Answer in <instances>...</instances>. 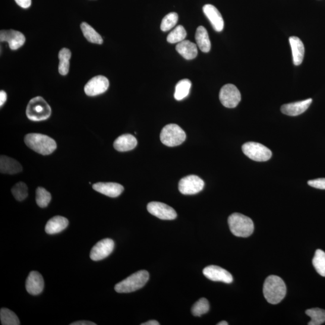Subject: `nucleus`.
I'll return each instance as SVG.
<instances>
[{"label": "nucleus", "mask_w": 325, "mask_h": 325, "mask_svg": "<svg viewBox=\"0 0 325 325\" xmlns=\"http://www.w3.org/2000/svg\"><path fill=\"white\" fill-rule=\"evenodd\" d=\"M286 292V286L280 277L270 275L265 280L263 295L269 304H279L285 298Z\"/></svg>", "instance_id": "obj_1"}, {"label": "nucleus", "mask_w": 325, "mask_h": 325, "mask_svg": "<svg viewBox=\"0 0 325 325\" xmlns=\"http://www.w3.org/2000/svg\"><path fill=\"white\" fill-rule=\"evenodd\" d=\"M24 141L27 147L43 156L52 154L57 148L56 142L52 138L42 134H28Z\"/></svg>", "instance_id": "obj_2"}, {"label": "nucleus", "mask_w": 325, "mask_h": 325, "mask_svg": "<svg viewBox=\"0 0 325 325\" xmlns=\"http://www.w3.org/2000/svg\"><path fill=\"white\" fill-rule=\"evenodd\" d=\"M230 231L240 238H248L254 230V222L249 217L235 213L230 215L228 220Z\"/></svg>", "instance_id": "obj_3"}, {"label": "nucleus", "mask_w": 325, "mask_h": 325, "mask_svg": "<svg viewBox=\"0 0 325 325\" xmlns=\"http://www.w3.org/2000/svg\"><path fill=\"white\" fill-rule=\"evenodd\" d=\"M150 274L147 270H142L131 274L127 278L117 284L115 287L116 292L127 293L136 291L146 285Z\"/></svg>", "instance_id": "obj_4"}, {"label": "nucleus", "mask_w": 325, "mask_h": 325, "mask_svg": "<svg viewBox=\"0 0 325 325\" xmlns=\"http://www.w3.org/2000/svg\"><path fill=\"white\" fill-rule=\"evenodd\" d=\"M51 113V107L42 97L34 98L28 104L26 114L28 118L31 121H43L48 119Z\"/></svg>", "instance_id": "obj_5"}, {"label": "nucleus", "mask_w": 325, "mask_h": 325, "mask_svg": "<svg viewBox=\"0 0 325 325\" xmlns=\"http://www.w3.org/2000/svg\"><path fill=\"white\" fill-rule=\"evenodd\" d=\"M186 134L179 125L170 124L165 126L160 133V141L167 147L178 146L185 141Z\"/></svg>", "instance_id": "obj_6"}, {"label": "nucleus", "mask_w": 325, "mask_h": 325, "mask_svg": "<svg viewBox=\"0 0 325 325\" xmlns=\"http://www.w3.org/2000/svg\"><path fill=\"white\" fill-rule=\"evenodd\" d=\"M242 151L249 159L256 162H266L272 155V151L269 148L253 142L243 145Z\"/></svg>", "instance_id": "obj_7"}, {"label": "nucleus", "mask_w": 325, "mask_h": 325, "mask_svg": "<svg viewBox=\"0 0 325 325\" xmlns=\"http://www.w3.org/2000/svg\"><path fill=\"white\" fill-rule=\"evenodd\" d=\"M219 100L227 108H235L241 102V94L234 84H227L220 89Z\"/></svg>", "instance_id": "obj_8"}, {"label": "nucleus", "mask_w": 325, "mask_h": 325, "mask_svg": "<svg viewBox=\"0 0 325 325\" xmlns=\"http://www.w3.org/2000/svg\"><path fill=\"white\" fill-rule=\"evenodd\" d=\"M204 182L197 175H189L179 182L178 189L183 195H195L203 190Z\"/></svg>", "instance_id": "obj_9"}, {"label": "nucleus", "mask_w": 325, "mask_h": 325, "mask_svg": "<svg viewBox=\"0 0 325 325\" xmlns=\"http://www.w3.org/2000/svg\"><path fill=\"white\" fill-rule=\"evenodd\" d=\"M147 210L153 216L162 220H173L177 216L173 208L160 202H151L148 204Z\"/></svg>", "instance_id": "obj_10"}, {"label": "nucleus", "mask_w": 325, "mask_h": 325, "mask_svg": "<svg viewBox=\"0 0 325 325\" xmlns=\"http://www.w3.org/2000/svg\"><path fill=\"white\" fill-rule=\"evenodd\" d=\"M115 243L112 239H104L94 246L90 257L93 261H100L109 257L114 249Z\"/></svg>", "instance_id": "obj_11"}, {"label": "nucleus", "mask_w": 325, "mask_h": 325, "mask_svg": "<svg viewBox=\"0 0 325 325\" xmlns=\"http://www.w3.org/2000/svg\"><path fill=\"white\" fill-rule=\"evenodd\" d=\"M109 87L108 79L102 75H99L88 81L84 87V91L88 96H96L105 92Z\"/></svg>", "instance_id": "obj_12"}, {"label": "nucleus", "mask_w": 325, "mask_h": 325, "mask_svg": "<svg viewBox=\"0 0 325 325\" xmlns=\"http://www.w3.org/2000/svg\"><path fill=\"white\" fill-rule=\"evenodd\" d=\"M203 274L207 278L213 282H220L226 284H231L233 282L231 273L223 268L214 265L204 268Z\"/></svg>", "instance_id": "obj_13"}, {"label": "nucleus", "mask_w": 325, "mask_h": 325, "mask_svg": "<svg viewBox=\"0 0 325 325\" xmlns=\"http://www.w3.org/2000/svg\"><path fill=\"white\" fill-rule=\"evenodd\" d=\"M0 40L2 42H8L10 49L16 50L24 45L26 38L20 31L9 30L1 31Z\"/></svg>", "instance_id": "obj_14"}, {"label": "nucleus", "mask_w": 325, "mask_h": 325, "mask_svg": "<svg viewBox=\"0 0 325 325\" xmlns=\"http://www.w3.org/2000/svg\"><path fill=\"white\" fill-rule=\"evenodd\" d=\"M27 291L30 295H38L44 288V280L42 274L36 271H31L26 280Z\"/></svg>", "instance_id": "obj_15"}, {"label": "nucleus", "mask_w": 325, "mask_h": 325, "mask_svg": "<svg viewBox=\"0 0 325 325\" xmlns=\"http://www.w3.org/2000/svg\"><path fill=\"white\" fill-rule=\"evenodd\" d=\"M93 189L99 193L111 198L119 197L124 190L122 185L115 182H97L93 185Z\"/></svg>", "instance_id": "obj_16"}, {"label": "nucleus", "mask_w": 325, "mask_h": 325, "mask_svg": "<svg viewBox=\"0 0 325 325\" xmlns=\"http://www.w3.org/2000/svg\"><path fill=\"white\" fill-rule=\"evenodd\" d=\"M312 100L309 99L301 102L292 103L285 104L282 106L281 110L282 112L286 115L296 116L302 114L308 109Z\"/></svg>", "instance_id": "obj_17"}, {"label": "nucleus", "mask_w": 325, "mask_h": 325, "mask_svg": "<svg viewBox=\"0 0 325 325\" xmlns=\"http://www.w3.org/2000/svg\"><path fill=\"white\" fill-rule=\"evenodd\" d=\"M203 12L210 21L214 30L218 32L223 30L224 27L223 18L216 7L211 5H205L203 7Z\"/></svg>", "instance_id": "obj_18"}, {"label": "nucleus", "mask_w": 325, "mask_h": 325, "mask_svg": "<svg viewBox=\"0 0 325 325\" xmlns=\"http://www.w3.org/2000/svg\"><path fill=\"white\" fill-rule=\"evenodd\" d=\"M137 145V140L133 135L126 134L116 138L113 144V147L119 152H125V151L133 150Z\"/></svg>", "instance_id": "obj_19"}, {"label": "nucleus", "mask_w": 325, "mask_h": 325, "mask_svg": "<svg viewBox=\"0 0 325 325\" xmlns=\"http://www.w3.org/2000/svg\"><path fill=\"white\" fill-rule=\"evenodd\" d=\"M69 225L68 220L61 216L50 219L46 224L45 231L49 235H55L64 231Z\"/></svg>", "instance_id": "obj_20"}, {"label": "nucleus", "mask_w": 325, "mask_h": 325, "mask_svg": "<svg viewBox=\"0 0 325 325\" xmlns=\"http://www.w3.org/2000/svg\"><path fill=\"white\" fill-rule=\"evenodd\" d=\"M176 50L186 60H192L198 55L197 46L189 40H184L176 46Z\"/></svg>", "instance_id": "obj_21"}, {"label": "nucleus", "mask_w": 325, "mask_h": 325, "mask_svg": "<svg viewBox=\"0 0 325 325\" xmlns=\"http://www.w3.org/2000/svg\"><path fill=\"white\" fill-rule=\"evenodd\" d=\"M292 50L293 63L298 66L302 64L304 59L305 48L304 43L298 37L292 36L289 39Z\"/></svg>", "instance_id": "obj_22"}, {"label": "nucleus", "mask_w": 325, "mask_h": 325, "mask_svg": "<svg viewBox=\"0 0 325 325\" xmlns=\"http://www.w3.org/2000/svg\"><path fill=\"white\" fill-rule=\"evenodd\" d=\"M23 170L21 165L17 161L12 158L2 156L0 159V170L3 173L15 174L20 173Z\"/></svg>", "instance_id": "obj_23"}, {"label": "nucleus", "mask_w": 325, "mask_h": 325, "mask_svg": "<svg viewBox=\"0 0 325 325\" xmlns=\"http://www.w3.org/2000/svg\"><path fill=\"white\" fill-rule=\"evenodd\" d=\"M195 39L199 48L204 53L210 51L211 42L207 30L203 26L198 27L196 31Z\"/></svg>", "instance_id": "obj_24"}, {"label": "nucleus", "mask_w": 325, "mask_h": 325, "mask_svg": "<svg viewBox=\"0 0 325 325\" xmlns=\"http://www.w3.org/2000/svg\"><path fill=\"white\" fill-rule=\"evenodd\" d=\"M192 83L189 79H183L176 84L174 93L176 100L181 101L189 96L190 92Z\"/></svg>", "instance_id": "obj_25"}, {"label": "nucleus", "mask_w": 325, "mask_h": 325, "mask_svg": "<svg viewBox=\"0 0 325 325\" xmlns=\"http://www.w3.org/2000/svg\"><path fill=\"white\" fill-rule=\"evenodd\" d=\"M81 29L84 37L89 42L97 44L103 43V40L102 36L89 24L86 23H82L81 24Z\"/></svg>", "instance_id": "obj_26"}, {"label": "nucleus", "mask_w": 325, "mask_h": 325, "mask_svg": "<svg viewBox=\"0 0 325 325\" xmlns=\"http://www.w3.org/2000/svg\"><path fill=\"white\" fill-rule=\"evenodd\" d=\"M71 53L67 49H63L59 54V72L62 75L68 73L69 69V59H71Z\"/></svg>", "instance_id": "obj_27"}, {"label": "nucleus", "mask_w": 325, "mask_h": 325, "mask_svg": "<svg viewBox=\"0 0 325 325\" xmlns=\"http://www.w3.org/2000/svg\"><path fill=\"white\" fill-rule=\"evenodd\" d=\"M306 314L311 318L309 325H320L325 322V310L318 308L309 309Z\"/></svg>", "instance_id": "obj_28"}, {"label": "nucleus", "mask_w": 325, "mask_h": 325, "mask_svg": "<svg viewBox=\"0 0 325 325\" xmlns=\"http://www.w3.org/2000/svg\"><path fill=\"white\" fill-rule=\"evenodd\" d=\"M0 319L3 325H20V321L17 315L8 308H3L0 310Z\"/></svg>", "instance_id": "obj_29"}, {"label": "nucleus", "mask_w": 325, "mask_h": 325, "mask_svg": "<svg viewBox=\"0 0 325 325\" xmlns=\"http://www.w3.org/2000/svg\"><path fill=\"white\" fill-rule=\"evenodd\" d=\"M312 264L317 272L325 277V252L323 251L317 249L315 251Z\"/></svg>", "instance_id": "obj_30"}, {"label": "nucleus", "mask_w": 325, "mask_h": 325, "mask_svg": "<svg viewBox=\"0 0 325 325\" xmlns=\"http://www.w3.org/2000/svg\"><path fill=\"white\" fill-rule=\"evenodd\" d=\"M186 36L187 32L184 27L178 26L168 34L167 40L170 43H178L184 40Z\"/></svg>", "instance_id": "obj_31"}, {"label": "nucleus", "mask_w": 325, "mask_h": 325, "mask_svg": "<svg viewBox=\"0 0 325 325\" xmlns=\"http://www.w3.org/2000/svg\"><path fill=\"white\" fill-rule=\"evenodd\" d=\"M210 310V304L206 298H201L194 305L192 312L195 316L200 317Z\"/></svg>", "instance_id": "obj_32"}, {"label": "nucleus", "mask_w": 325, "mask_h": 325, "mask_svg": "<svg viewBox=\"0 0 325 325\" xmlns=\"http://www.w3.org/2000/svg\"><path fill=\"white\" fill-rule=\"evenodd\" d=\"M52 200V195L50 192L43 188H38L36 190V203L41 208L49 206Z\"/></svg>", "instance_id": "obj_33"}, {"label": "nucleus", "mask_w": 325, "mask_h": 325, "mask_svg": "<svg viewBox=\"0 0 325 325\" xmlns=\"http://www.w3.org/2000/svg\"><path fill=\"white\" fill-rule=\"evenodd\" d=\"M178 15L175 12H171L165 16L161 23L160 28L163 31L171 30L177 24Z\"/></svg>", "instance_id": "obj_34"}, {"label": "nucleus", "mask_w": 325, "mask_h": 325, "mask_svg": "<svg viewBox=\"0 0 325 325\" xmlns=\"http://www.w3.org/2000/svg\"><path fill=\"white\" fill-rule=\"evenodd\" d=\"M12 193L16 200L19 201H23L28 196L27 186L23 182H18L12 189Z\"/></svg>", "instance_id": "obj_35"}, {"label": "nucleus", "mask_w": 325, "mask_h": 325, "mask_svg": "<svg viewBox=\"0 0 325 325\" xmlns=\"http://www.w3.org/2000/svg\"><path fill=\"white\" fill-rule=\"evenodd\" d=\"M308 184L311 187L325 190V178L312 179V180L308 181Z\"/></svg>", "instance_id": "obj_36"}, {"label": "nucleus", "mask_w": 325, "mask_h": 325, "mask_svg": "<svg viewBox=\"0 0 325 325\" xmlns=\"http://www.w3.org/2000/svg\"><path fill=\"white\" fill-rule=\"evenodd\" d=\"M15 1L20 7L24 9L29 8L31 5V0H15Z\"/></svg>", "instance_id": "obj_37"}, {"label": "nucleus", "mask_w": 325, "mask_h": 325, "mask_svg": "<svg viewBox=\"0 0 325 325\" xmlns=\"http://www.w3.org/2000/svg\"><path fill=\"white\" fill-rule=\"evenodd\" d=\"M7 100V94L5 91L2 90L0 91V106L2 107L3 104L6 102Z\"/></svg>", "instance_id": "obj_38"}, {"label": "nucleus", "mask_w": 325, "mask_h": 325, "mask_svg": "<svg viewBox=\"0 0 325 325\" xmlns=\"http://www.w3.org/2000/svg\"><path fill=\"white\" fill-rule=\"evenodd\" d=\"M96 324H97L96 323L91 322V321H86V320L75 321V322L71 324V325H96Z\"/></svg>", "instance_id": "obj_39"}, {"label": "nucleus", "mask_w": 325, "mask_h": 325, "mask_svg": "<svg viewBox=\"0 0 325 325\" xmlns=\"http://www.w3.org/2000/svg\"><path fill=\"white\" fill-rule=\"evenodd\" d=\"M160 323L158 322L156 320H150L147 321V322L142 323L141 325H159Z\"/></svg>", "instance_id": "obj_40"}, {"label": "nucleus", "mask_w": 325, "mask_h": 325, "mask_svg": "<svg viewBox=\"0 0 325 325\" xmlns=\"http://www.w3.org/2000/svg\"><path fill=\"white\" fill-rule=\"evenodd\" d=\"M228 323L226 322V321H220L219 323H217V325H228Z\"/></svg>", "instance_id": "obj_41"}]
</instances>
